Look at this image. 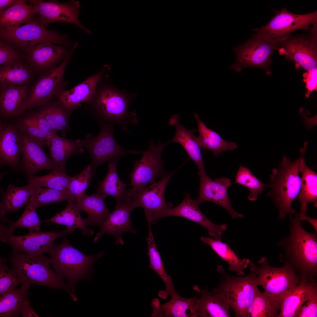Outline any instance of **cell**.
I'll use <instances>...</instances> for the list:
<instances>
[{
    "mask_svg": "<svg viewBox=\"0 0 317 317\" xmlns=\"http://www.w3.org/2000/svg\"><path fill=\"white\" fill-rule=\"evenodd\" d=\"M308 144L307 142L305 143L304 147L299 150L300 156L293 162L284 155L278 168L272 170L269 187L271 189L267 195L272 198L278 210L279 219L284 220L287 214L296 213L291 204L301 189L300 164Z\"/></svg>",
    "mask_w": 317,
    "mask_h": 317,
    "instance_id": "1",
    "label": "cell"
},
{
    "mask_svg": "<svg viewBox=\"0 0 317 317\" xmlns=\"http://www.w3.org/2000/svg\"><path fill=\"white\" fill-rule=\"evenodd\" d=\"M48 253L55 272L67 279L68 286L75 295L77 283L81 280H91L94 264L104 254L102 251L94 255L85 254L73 247L66 238L59 244H54Z\"/></svg>",
    "mask_w": 317,
    "mask_h": 317,
    "instance_id": "2",
    "label": "cell"
},
{
    "mask_svg": "<svg viewBox=\"0 0 317 317\" xmlns=\"http://www.w3.org/2000/svg\"><path fill=\"white\" fill-rule=\"evenodd\" d=\"M9 260L14 273L21 284L30 287L32 285L45 286L68 293L73 300H77L76 295L64 282L63 278L51 268V261L43 254L31 255L12 251Z\"/></svg>",
    "mask_w": 317,
    "mask_h": 317,
    "instance_id": "3",
    "label": "cell"
},
{
    "mask_svg": "<svg viewBox=\"0 0 317 317\" xmlns=\"http://www.w3.org/2000/svg\"><path fill=\"white\" fill-rule=\"evenodd\" d=\"M295 217L289 214L290 233L279 240L277 245L282 247L289 260L303 271L314 272L317 267V232L310 233L303 227L299 213Z\"/></svg>",
    "mask_w": 317,
    "mask_h": 317,
    "instance_id": "4",
    "label": "cell"
},
{
    "mask_svg": "<svg viewBox=\"0 0 317 317\" xmlns=\"http://www.w3.org/2000/svg\"><path fill=\"white\" fill-rule=\"evenodd\" d=\"M37 15L16 29H0V40L12 44L27 54L36 46L45 42L67 46H74L75 44L68 39L67 35L47 29Z\"/></svg>",
    "mask_w": 317,
    "mask_h": 317,
    "instance_id": "5",
    "label": "cell"
},
{
    "mask_svg": "<svg viewBox=\"0 0 317 317\" xmlns=\"http://www.w3.org/2000/svg\"><path fill=\"white\" fill-rule=\"evenodd\" d=\"M114 124L111 123L100 125V131L96 136L90 134L81 140L84 148L87 150L91 159V165L96 168L105 163L117 162L119 158L127 154H139L142 151L127 150L121 147L114 136Z\"/></svg>",
    "mask_w": 317,
    "mask_h": 317,
    "instance_id": "6",
    "label": "cell"
},
{
    "mask_svg": "<svg viewBox=\"0 0 317 317\" xmlns=\"http://www.w3.org/2000/svg\"><path fill=\"white\" fill-rule=\"evenodd\" d=\"M236 277L224 273L218 287L215 289L224 297L236 317H247L248 308L258 289L256 273Z\"/></svg>",
    "mask_w": 317,
    "mask_h": 317,
    "instance_id": "7",
    "label": "cell"
},
{
    "mask_svg": "<svg viewBox=\"0 0 317 317\" xmlns=\"http://www.w3.org/2000/svg\"><path fill=\"white\" fill-rule=\"evenodd\" d=\"M256 266L250 262L251 271L256 273L255 281L261 286L264 291L281 301L286 294L298 285V281L295 272L288 262L283 267H272L265 257H262Z\"/></svg>",
    "mask_w": 317,
    "mask_h": 317,
    "instance_id": "8",
    "label": "cell"
},
{
    "mask_svg": "<svg viewBox=\"0 0 317 317\" xmlns=\"http://www.w3.org/2000/svg\"><path fill=\"white\" fill-rule=\"evenodd\" d=\"M317 11L304 14H295L283 8L266 25L253 31L264 39L279 44L298 29L308 30L311 25H317Z\"/></svg>",
    "mask_w": 317,
    "mask_h": 317,
    "instance_id": "9",
    "label": "cell"
},
{
    "mask_svg": "<svg viewBox=\"0 0 317 317\" xmlns=\"http://www.w3.org/2000/svg\"><path fill=\"white\" fill-rule=\"evenodd\" d=\"M168 144V142L162 144L158 141L155 145L153 140L149 141L148 149L142 151V156L140 160L134 161L129 174L131 193L141 190L147 185L156 182L157 178L167 173L163 169L164 162L161 155L163 150Z\"/></svg>",
    "mask_w": 317,
    "mask_h": 317,
    "instance_id": "10",
    "label": "cell"
},
{
    "mask_svg": "<svg viewBox=\"0 0 317 317\" xmlns=\"http://www.w3.org/2000/svg\"><path fill=\"white\" fill-rule=\"evenodd\" d=\"M129 104L122 95L109 90L103 91L95 105L98 115L97 122L100 125L115 124L123 131L129 132L127 125H137L139 121L135 112H128Z\"/></svg>",
    "mask_w": 317,
    "mask_h": 317,
    "instance_id": "11",
    "label": "cell"
},
{
    "mask_svg": "<svg viewBox=\"0 0 317 317\" xmlns=\"http://www.w3.org/2000/svg\"><path fill=\"white\" fill-rule=\"evenodd\" d=\"M278 47L254 33L245 43L233 48L236 59L230 68L238 72L251 67L266 70L271 63L273 51Z\"/></svg>",
    "mask_w": 317,
    "mask_h": 317,
    "instance_id": "12",
    "label": "cell"
},
{
    "mask_svg": "<svg viewBox=\"0 0 317 317\" xmlns=\"http://www.w3.org/2000/svg\"><path fill=\"white\" fill-rule=\"evenodd\" d=\"M75 230L66 228L63 231L49 232L39 231L29 232L25 235H14L12 232L0 234L1 242L11 247L12 251L23 252L33 255L48 253L56 239L72 234Z\"/></svg>",
    "mask_w": 317,
    "mask_h": 317,
    "instance_id": "13",
    "label": "cell"
},
{
    "mask_svg": "<svg viewBox=\"0 0 317 317\" xmlns=\"http://www.w3.org/2000/svg\"><path fill=\"white\" fill-rule=\"evenodd\" d=\"M75 48H72L60 65L46 72L38 80L29 92L28 100L18 116L27 110L44 105L59 92L66 66Z\"/></svg>",
    "mask_w": 317,
    "mask_h": 317,
    "instance_id": "14",
    "label": "cell"
},
{
    "mask_svg": "<svg viewBox=\"0 0 317 317\" xmlns=\"http://www.w3.org/2000/svg\"><path fill=\"white\" fill-rule=\"evenodd\" d=\"M175 172L167 173L158 182L150 184L139 192H130L136 208L141 207L144 209L148 224L155 223L163 211L172 208L171 203L166 202L164 193L167 185Z\"/></svg>",
    "mask_w": 317,
    "mask_h": 317,
    "instance_id": "15",
    "label": "cell"
},
{
    "mask_svg": "<svg viewBox=\"0 0 317 317\" xmlns=\"http://www.w3.org/2000/svg\"><path fill=\"white\" fill-rule=\"evenodd\" d=\"M39 16L40 21L46 27L56 22H64L73 24L86 33L90 34L91 31L84 26L80 21L81 5L75 0L61 3L56 0H29Z\"/></svg>",
    "mask_w": 317,
    "mask_h": 317,
    "instance_id": "16",
    "label": "cell"
},
{
    "mask_svg": "<svg viewBox=\"0 0 317 317\" xmlns=\"http://www.w3.org/2000/svg\"><path fill=\"white\" fill-rule=\"evenodd\" d=\"M307 36L289 37L280 43V53L294 61L308 72L317 69V25Z\"/></svg>",
    "mask_w": 317,
    "mask_h": 317,
    "instance_id": "17",
    "label": "cell"
},
{
    "mask_svg": "<svg viewBox=\"0 0 317 317\" xmlns=\"http://www.w3.org/2000/svg\"><path fill=\"white\" fill-rule=\"evenodd\" d=\"M135 208L130 194L120 204L116 205L113 211L102 221L99 225L100 230L94 242H96L102 236L107 234L115 239L116 244H124L122 237L123 233L131 232L136 234L138 232L132 227L131 221V213Z\"/></svg>",
    "mask_w": 317,
    "mask_h": 317,
    "instance_id": "18",
    "label": "cell"
},
{
    "mask_svg": "<svg viewBox=\"0 0 317 317\" xmlns=\"http://www.w3.org/2000/svg\"><path fill=\"white\" fill-rule=\"evenodd\" d=\"M199 175L200 179L199 193L196 200L199 205L205 202L214 203L226 210L232 219L244 217L235 211L231 205L227 193V190L231 185L229 178L223 177L213 180L205 172Z\"/></svg>",
    "mask_w": 317,
    "mask_h": 317,
    "instance_id": "19",
    "label": "cell"
},
{
    "mask_svg": "<svg viewBox=\"0 0 317 317\" xmlns=\"http://www.w3.org/2000/svg\"><path fill=\"white\" fill-rule=\"evenodd\" d=\"M21 133L22 159L20 163L22 170L28 176H34L36 173L43 170L52 171L58 167L44 151L43 147L45 146V142Z\"/></svg>",
    "mask_w": 317,
    "mask_h": 317,
    "instance_id": "20",
    "label": "cell"
},
{
    "mask_svg": "<svg viewBox=\"0 0 317 317\" xmlns=\"http://www.w3.org/2000/svg\"><path fill=\"white\" fill-rule=\"evenodd\" d=\"M199 205L196 200L193 199L188 193H185L183 201L178 206L163 211L160 218L168 216L181 217L195 222L206 228L209 234L214 239L221 240L222 232L227 228L225 224L217 225L213 223L202 213Z\"/></svg>",
    "mask_w": 317,
    "mask_h": 317,
    "instance_id": "21",
    "label": "cell"
},
{
    "mask_svg": "<svg viewBox=\"0 0 317 317\" xmlns=\"http://www.w3.org/2000/svg\"><path fill=\"white\" fill-rule=\"evenodd\" d=\"M22 137L15 122H0V161L1 165L16 168L21 161Z\"/></svg>",
    "mask_w": 317,
    "mask_h": 317,
    "instance_id": "22",
    "label": "cell"
},
{
    "mask_svg": "<svg viewBox=\"0 0 317 317\" xmlns=\"http://www.w3.org/2000/svg\"><path fill=\"white\" fill-rule=\"evenodd\" d=\"M66 46L50 42H43L34 47L24 59L36 70L47 72L54 68L55 65L69 53L67 54Z\"/></svg>",
    "mask_w": 317,
    "mask_h": 317,
    "instance_id": "23",
    "label": "cell"
},
{
    "mask_svg": "<svg viewBox=\"0 0 317 317\" xmlns=\"http://www.w3.org/2000/svg\"><path fill=\"white\" fill-rule=\"evenodd\" d=\"M193 289L200 295L195 307V317H230V307L223 296L214 289H200L197 285Z\"/></svg>",
    "mask_w": 317,
    "mask_h": 317,
    "instance_id": "24",
    "label": "cell"
},
{
    "mask_svg": "<svg viewBox=\"0 0 317 317\" xmlns=\"http://www.w3.org/2000/svg\"><path fill=\"white\" fill-rule=\"evenodd\" d=\"M171 296L170 300L162 304L158 299H153L151 304L153 308L151 317H195V307L198 299L196 296L186 298L177 292Z\"/></svg>",
    "mask_w": 317,
    "mask_h": 317,
    "instance_id": "25",
    "label": "cell"
},
{
    "mask_svg": "<svg viewBox=\"0 0 317 317\" xmlns=\"http://www.w3.org/2000/svg\"><path fill=\"white\" fill-rule=\"evenodd\" d=\"M179 114L172 115L169 120V124L175 125L176 132L174 136L169 143H178L181 144L188 155L197 166L198 174L205 172L203 157L201 153V147L199 144L194 133L195 129H188L182 125L179 122Z\"/></svg>",
    "mask_w": 317,
    "mask_h": 317,
    "instance_id": "26",
    "label": "cell"
},
{
    "mask_svg": "<svg viewBox=\"0 0 317 317\" xmlns=\"http://www.w3.org/2000/svg\"><path fill=\"white\" fill-rule=\"evenodd\" d=\"M101 77V74L98 73L70 90L62 91L59 95L58 102L70 110L80 106L81 102H90Z\"/></svg>",
    "mask_w": 317,
    "mask_h": 317,
    "instance_id": "27",
    "label": "cell"
},
{
    "mask_svg": "<svg viewBox=\"0 0 317 317\" xmlns=\"http://www.w3.org/2000/svg\"><path fill=\"white\" fill-rule=\"evenodd\" d=\"M0 113L3 118L18 116L28 97L27 85L11 86L1 88Z\"/></svg>",
    "mask_w": 317,
    "mask_h": 317,
    "instance_id": "28",
    "label": "cell"
},
{
    "mask_svg": "<svg viewBox=\"0 0 317 317\" xmlns=\"http://www.w3.org/2000/svg\"><path fill=\"white\" fill-rule=\"evenodd\" d=\"M317 292L316 287L303 280L289 291L282 299L278 317H295L299 308Z\"/></svg>",
    "mask_w": 317,
    "mask_h": 317,
    "instance_id": "29",
    "label": "cell"
},
{
    "mask_svg": "<svg viewBox=\"0 0 317 317\" xmlns=\"http://www.w3.org/2000/svg\"><path fill=\"white\" fill-rule=\"evenodd\" d=\"M49 149L50 158L58 167L65 166L68 158L73 155L84 153V148L81 140L69 139L56 134L45 142Z\"/></svg>",
    "mask_w": 317,
    "mask_h": 317,
    "instance_id": "30",
    "label": "cell"
},
{
    "mask_svg": "<svg viewBox=\"0 0 317 317\" xmlns=\"http://www.w3.org/2000/svg\"><path fill=\"white\" fill-rule=\"evenodd\" d=\"M38 15L33 6L27 1L17 0L12 6L0 11V29L11 30L25 24Z\"/></svg>",
    "mask_w": 317,
    "mask_h": 317,
    "instance_id": "31",
    "label": "cell"
},
{
    "mask_svg": "<svg viewBox=\"0 0 317 317\" xmlns=\"http://www.w3.org/2000/svg\"><path fill=\"white\" fill-rule=\"evenodd\" d=\"M105 198L96 192L88 195L85 194L76 202L77 206L81 211L88 215L85 219L88 226H98L110 213L104 202Z\"/></svg>",
    "mask_w": 317,
    "mask_h": 317,
    "instance_id": "32",
    "label": "cell"
},
{
    "mask_svg": "<svg viewBox=\"0 0 317 317\" xmlns=\"http://www.w3.org/2000/svg\"><path fill=\"white\" fill-rule=\"evenodd\" d=\"M194 116L197 122L199 133L197 139L201 148L211 151L215 157L223 152L237 148L236 143L224 140L217 133L208 128L200 119L197 113H195Z\"/></svg>",
    "mask_w": 317,
    "mask_h": 317,
    "instance_id": "33",
    "label": "cell"
},
{
    "mask_svg": "<svg viewBox=\"0 0 317 317\" xmlns=\"http://www.w3.org/2000/svg\"><path fill=\"white\" fill-rule=\"evenodd\" d=\"M148 235L146 238L148 244L147 254L149 260V267L159 276L165 283L166 289L160 291L158 296L164 299L172 296L176 291L171 277L166 272L160 253L157 248L151 230V224H148Z\"/></svg>",
    "mask_w": 317,
    "mask_h": 317,
    "instance_id": "34",
    "label": "cell"
},
{
    "mask_svg": "<svg viewBox=\"0 0 317 317\" xmlns=\"http://www.w3.org/2000/svg\"><path fill=\"white\" fill-rule=\"evenodd\" d=\"M304 156L301 161V189L297 198L301 204L300 212L306 213L308 204L313 203L317 207V174L306 164Z\"/></svg>",
    "mask_w": 317,
    "mask_h": 317,
    "instance_id": "35",
    "label": "cell"
},
{
    "mask_svg": "<svg viewBox=\"0 0 317 317\" xmlns=\"http://www.w3.org/2000/svg\"><path fill=\"white\" fill-rule=\"evenodd\" d=\"M117 162L108 163V170L104 179L99 183L96 192L105 198L107 196L114 197L117 205L120 204L130 195L129 189L127 190V185L122 181L117 172Z\"/></svg>",
    "mask_w": 317,
    "mask_h": 317,
    "instance_id": "36",
    "label": "cell"
},
{
    "mask_svg": "<svg viewBox=\"0 0 317 317\" xmlns=\"http://www.w3.org/2000/svg\"><path fill=\"white\" fill-rule=\"evenodd\" d=\"M34 191V186L28 183L21 187L10 184L4 193L0 203V216L15 212L25 206Z\"/></svg>",
    "mask_w": 317,
    "mask_h": 317,
    "instance_id": "37",
    "label": "cell"
},
{
    "mask_svg": "<svg viewBox=\"0 0 317 317\" xmlns=\"http://www.w3.org/2000/svg\"><path fill=\"white\" fill-rule=\"evenodd\" d=\"M31 68L23 60L13 61L0 66L1 88L27 83L32 77Z\"/></svg>",
    "mask_w": 317,
    "mask_h": 317,
    "instance_id": "38",
    "label": "cell"
},
{
    "mask_svg": "<svg viewBox=\"0 0 317 317\" xmlns=\"http://www.w3.org/2000/svg\"><path fill=\"white\" fill-rule=\"evenodd\" d=\"M76 202L72 200L68 201L65 208L51 219L44 221L59 225H65L67 228L75 230L76 229L82 230L83 235L90 236L93 234V231L87 227L85 219H83L80 214Z\"/></svg>",
    "mask_w": 317,
    "mask_h": 317,
    "instance_id": "39",
    "label": "cell"
},
{
    "mask_svg": "<svg viewBox=\"0 0 317 317\" xmlns=\"http://www.w3.org/2000/svg\"><path fill=\"white\" fill-rule=\"evenodd\" d=\"M200 239L203 242L209 245L220 257L227 263L229 270L234 272L239 275L244 274V270L250 262L249 259H240L230 247L221 240L203 236L201 237Z\"/></svg>",
    "mask_w": 317,
    "mask_h": 317,
    "instance_id": "40",
    "label": "cell"
},
{
    "mask_svg": "<svg viewBox=\"0 0 317 317\" xmlns=\"http://www.w3.org/2000/svg\"><path fill=\"white\" fill-rule=\"evenodd\" d=\"M38 110L43 115L50 126L56 132L60 131L62 137L71 129L69 125L70 111L57 102L50 101L40 107Z\"/></svg>",
    "mask_w": 317,
    "mask_h": 317,
    "instance_id": "41",
    "label": "cell"
},
{
    "mask_svg": "<svg viewBox=\"0 0 317 317\" xmlns=\"http://www.w3.org/2000/svg\"><path fill=\"white\" fill-rule=\"evenodd\" d=\"M29 287L22 284L20 288L14 289L0 296V317H16L21 314L22 308L29 295Z\"/></svg>",
    "mask_w": 317,
    "mask_h": 317,
    "instance_id": "42",
    "label": "cell"
},
{
    "mask_svg": "<svg viewBox=\"0 0 317 317\" xmlns=\"http://www.w3.org/2000/svg\"><path fill=\"white\" fill-rule=\"evenodd\" d=\"M281 301L264 291L258 289L247 312V317L278 316Z\"/></svg>",
    "mask_w": 317,
    "mask_h": 317,
    "instance_id": "43",
    "label": "cell"
},
{
    "mask_svg": "<svg viewBox=\"0 0 317 317\" xmlns=\"http://www.w3.org/2000/svg\"><path fill=\"white\" fill-rule=\"evenodd\" d=\"M71 177L65 172V166L58 167L49 173L42 176H28V183L33 186L68 191Z\"/></svg>",
    "mask_w": 317,
    "mask_h": 317,
    "instance_id": "44",
    "label": "cell"
},
{
    "mask_svg": "<svg viewBox=\"0 0 317 317\" xmlns=\"http://www.w3.org/2000/svg\"><path fill=\"white\" fill-rule=\"evenodd\" d=\"M235 183L247 187L250 192L249 199L252 201L256 200L259 194L264 190L265 187H269L261 182L252 173L248 168L240 164L235 176Z\"/></svg>",
    "mask_w": 317,
    "mask_h": 317,
    "instance_id": "45",
    "label": "cell"
},
{
    "mask_svg": "<svg viewBox=\"0 0 317 317\" xmlns=\"http://www.w3.org/2000/svg\"><path fill=\"white\" fill-rule=\"evenodd\" d=\"M95 174V170L90 164L80 173L71 177L68 191L74 200L76 201L86 194V190L90 185V180Z\"/></svg>",
    "mask_w": 317,
    "mask_h": 317,
    "instance_id": "46",
    "label": "cell"
},
{
    "mask_svg": "<svg viewBox=\"0 0 317 317\" xmlns=\"http://www.w3.org/2000/svg\"><path fill=\"white\" fill-rule=\"evenodd\" d=\"M37 208L33 193L20 218L10 227L14 229L18 227L26 228L29 232L40 231L42 221L36 213Z\"/></svg>",
    "mask_w": 317,
    "mask_h": 317,
    "instance_id": "47",
    "label": "cell"
},
{
    "mask_svg": "<svg viewBox=\"0 0 317 317\" xmlns=\"http://www.w3.org/2000/svg\"><path fill=\"white\" fill-rule=\"evenodd\" d=\"M33 195L37 208L52 203L73 200L68 191L38 186H34Z\"/></svg>",
    "mask_w": 317,
    "mask_h": 317,
    "instance_id": "48",
    "label": "cell"
},
{
    "mask_svg": "<svg viewBox=\"0 0 317 317\" xmlns=\"http://www.w3.org/2000/svg\"><path fill=\"white\" fill-rule=\"evenodd\" d=\"M21 283L20 279L14 273L11 269L8 268L6 259L0 257V295L15 288Z\"/></svg>",
    "mask_w": 317,
    "mask_h": 317,
    "instance_id": "49",
    "label": "cell"
},
{
    "mask_svg": "<svg viewBox=\"0 0 317 317\" xmlns=\"http://www.w3.org/2000/svg\"><path fill=\"white\" fill-rule=\"evenodd\" d=\"M16 117L15 122L20 132L33 139L46 142L48 139L46 136L26 114L21 117Z\"/></svg>",
    "mask_w": 317,
    "mask_h": 317,
    "instance_id": "50",
    "label": "cell"
},
{
    "mask_svg": "<svg viewBox=\"0 0 317 317\" xmlns=\"http://www.w3.org/2000/svg\"><path fill=\"white\" fill-rule=\"evenodd\" d=\"M21 51L12 44L0 41V65L25 59Z\"/></svg>",
    "mask_w": 317,
    "mask_h": 317,
    "instance_id": "51",
    "label": "cell"
},
{
    "mask_svg": "<svg viewBox=\"0 0 317 317\" xmlns=\"http://www.w3.org/2000/svg\"><path fill=\"white\" fill-rule=\"evenodd\" d=\"M26 114L46 136L47 140L57 134L56 132L50 126L43 114L39 110Z\"/></svg>",
    "mask_w": 317,
    "mask_h": 317,
    "instance_id": "52",
    "label": "cell"
},
{
    "mask_svg": "<svg viewBox=\"0 0 317 317\" xmlns=\"http://www.w3.org/2000/svg\"><path fill=\"white\" fill-rule=\"evenodd\" d=\"M317 316V293H316L299 308L295 317Z\"/></svg>",
    "mask_w": 317,
    "mask_h": 317,
    "instance_id": "53",
    "label": "cell"
},
{
    "mask_svg": "<svg viewBox=\"0 0 317 317\" xmlns=\"http://www.w3.org/2000/svg\"><path fill=\"white\" fill-rule=\"evenodd\" d=\"M308 72L306 81V88L309 92L316 90L317 70Z\"/></svg>",
    "mask_w": 317,
    "mask_h": 317,
    "instance_id": "54",
    "label": "cell"
},
{
    "mask_svg": "<svg viewBox=\"0 0 317 317\" xmlns=\"http://www.w3.org/2000/svg\"><path fill=\"white\" fill-rule=\"evenodd\" d=\"M21 314L23 317H39L31 306L30 302L27 299L22 308Z\"/></svg>",
    "mask_w": 317,
    "mask_h": 317,
    "instance_id": "55",
    "label": "cell"
},
{
    "mask_svg": "<svg viewBox=\"0 0 317 317\" xmlns=\"http://www.w3.org/2000/svg\"><path fill=\"white\" fill-rule=\"evenodd\" d=\"M299 215L301 221L305 220L308 221L313 226L315 231L317 232V219L316 218L310 217L308 216L306 213L301 212L299 213Z\"/></svg>",
    "mask_w": 317,
    "mask_h": 317,
    "instance_id": "56",
    "label": "cell"
},
{
    "mask_svg": "<svg viewBox=\"0 0 317 317\" xmlns=\"http://www.w3.org/2000/svg\"><path fill=\"white\" fill-rule=\"evenodd\" d=\"M17 0H0V11L6 10L14 5Z\"/></svg>",
    "mask_w": 317,
    "mask_h": 317,
    "instance_id": "57",
    "label": "cell"
}]
</instances>
